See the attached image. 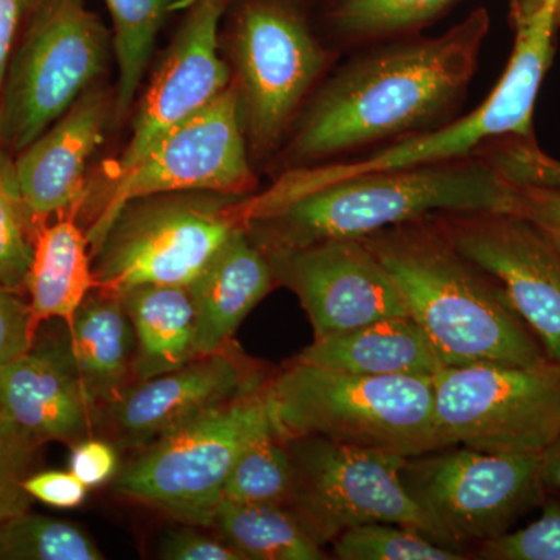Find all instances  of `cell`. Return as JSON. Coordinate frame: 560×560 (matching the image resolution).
Listing matches in <instances>:
<instances>
[{
  "label": "cell",
  "instance_id": "29",
  "mask_svg": "<svg viewBox=\"0 0 560 560\" xmlns=\"http://www.w3.org/2000/svg\"><path fill=\"white\" fill-rule=\"evenodd\" d=\"M80 526L31 511L0 525V560H102Z\"/></svg>",
  "mask_w": 560,
  "mask_h": 560
},
{
  "label": "cell",
  "instance_id": "22",
  "mask_svg": "<svg viewBox=\"0 0 560 560\" xmlns=\"http://www.w3.org/2000/svg\"><path fill=\"white\" fill-rule=\"evenodd\" d=\"M294 361L361 375L433 377L444 368L410 315L389 316L357 329L315 338Z\"/></svg>",
  "mask_w": 560,
  "mask_h": 560
},
{
  "label": "cell",
  "instance_id": "21",
  "mask_svg": "<svg viewBox=\"0 0 560 560\" xmlns=\"http://www.w3.org/2000/svg\"><path fill=\"white\" fill-rule=\"evenodd\" d=\"M95 290L66 324L65 341L81 385L103 411L131 386L136 341L119 294Z\"/></svg>",
  "mask_w": 560,
  "mask_h": 560
},
{
  "label": "cell",
  "instance_id": "34",
  "mask_svg": "<svg viewBox=\"0 0 560 560\" xmlns=\"http://www.w3.org/2000/svg\"><path fill=\"white\" fill-rule=\"evenodd\" d=\"M541 514L525 528L478 545L471 555L486 560H560V500H544Z\"/></svg>",
  "mask_w": 560,
  "mask_h": 560
},
{
  "label": "cell",
  "instance_id": "41",
  "mask_svg": "<svg viewBox=\"0 0 560 560\" xmlns=\"http://www.w3.org/2000/svg\"><path fill=\"white\" fill-rule=\"evenodd\" d=\"M551 5L555 13L556 28L560 27V0H511V20L512 25L523 24L536 16L545 7Z\"/></svg>",
  "mask_w": 560,
  "mask_h": 560
},
{
  "label": "cell",
  "instance_id": "27",
  "mask_svg": "<svg viewBox=\"0 0 560 560\" xmlns=\"http://www.w3.org/2000/svg\"><path fill=\"white\" fill-rule=\"evenodd\" d=\"M456 0H335L331 31L346 43H382L416 35Z\"/></svg>",
  "mask_w": 560,
  "mask_h": 560
},
{
  "label": "cell",
  "instance_id": "35",
  "mask_svg": "<svg viewBox=\"0 0 560 560\" xmlns=\"http://www.w3.org/2000/svg\"><path fill=\"white\" fill-rule=\"evenodd\" d=\"M31 305L20 291L0 285V368L27 353L36 341Z\"/></svg>",
  "mask_w": 560,
  "mask_h": 560
},
{
  "label": "cell",
  "instance_id": "1",
  "mask_svg": "<svg viewBox=\"0 0 560 560\" xmlns=\"http://www.w3.org/2000/svg\"><path fill=\"white\" fill-rule=\"evenodd\" d=\"M489 27L488 10L477 9L440 36L382 40L335 70L294 121L290 168L350 160L447 124L477 73Z\"/></svg>",
  "mask_w": 560,
  "mask_h": 560
},
{
  "label": "cell",
  "instance_id": "14",
  "mask_svg": "<svg viewBox=\"0 0 560 560\" xmlns=\"http://www.w3.org/2000/svg\"><path fill=\"white\" fill-rule=\"evenodd\" d=\"M440 217L456 248L497 280L548 359L560 366V250L517 213Z\"/></svg>",
  "mask_w": 560,
  "mask_h": 560
},
{
  "label": "cell",
  "instance_id": "7",
  "mask_svg": "<svg viewBox=\"0 0 560 560\" xmlns=\"http://www.w3.org/2000/svg\"><path fill=\"white\" fill-rule=\"evenodd\" d=\"M271 429L267 382L151 442L117 474L114 489L176 521L210 528L238 455Z\"/></svg>",
  "mask_w": 560,
  "mask_h": 560
},
{
  "label": "cell",
  "instance_id": "8",
  "mask_svg": "<svg viewBox=\"0 0 560 560\" xmlns=\"http://www.w3.org/2000/svg\"><path fill=\"white\" fill-rule=\"evenodd\" d=\"M245 197L167 194L125 206L92 250L97 289L121 294L142 285L189 287L246 228Z\"/></svg>",
  "mask_w": 560,
  "mask_h": 560
},
{
  "label": "cell",
  "instance_id": "37",
  "mask_svg": "<svg viewBox=\"0 0 560 560\" xmlns=\"http://www.w3.org/2000/svg\"><path fill=\"white\" fill-rule=\"evenodd\" d=\"M160 558L168 560H246L226 540L194 528L173 529L162 537Z\"/></svg>",
  "mask_w": 560,
  "mask_h": 560
},
{
  "label": "cell",
  "instance_id": "13",
  "mask_svg": "<svg viewBox=\"0 0 560 560\" xmlns=\"http://www.w3.org/2000/svg\"><path fill=\"white\" fill-rule=\"evenodd\" d=\"M256 186L248 140L234 83L206 108L158 140L127 175L114 180L113 191L88 230L97 248L125 206L158 195H245Z\"/></svg>",
  "mask_w": 560,
  "mask_h": 560
},
{
  "label": "cell",
  "instance_id": "15",
  "mask_svg": "<svg viewBox=\"0 0 560 560\" xmlns=\"http://www.w3.org/2000/svg\"><path fill=\"white\" fill-rule=\"evenodd\" d=\"M276 282L307 313L315 338L410 315L396 280L361 241H330L267 254Z\"/></svg>",
  "mask_w": 560,
  "mask_h": 560
},
{
  "label": "cell",
  "instance_id": "38",
  "mask_svg": "<svg viewBox=\"0 0 560 560\" xmlns=\"http://www.w3.org/2000/svg\"><path fill=\"white\" fill-rule=\"evenodd\" d=\"M24 488L33 500L58 510L79 508L86 500L90 489L70 470L35 471L25 480Z\"/></svg>",
  "mask_w": 560,
  "mask_h": 560
},
{
  "label": "cell",
  "instance_id": "25",
  "mask_svg": "<svg viewBox=\"0 0 560 560\" xmlns=\"http://www.w3.org/2000/svg\"><path fill=\"white\" fill-rule=\"evenodd\" d=\"M246 560H323V545L285 506L221 500L212 526Z\"/></svg>",
  "mask_w": 560,
  "mask_h": 560
},
{
  "label": "cell",
  "instance_id": "20",
  "mask_svg": "<svg viewBox=\"0 0 560 560\" xmlns=\"http://www.w3.org/2000/svg\"><path fill=\"white\" fill-rule=\"evenodd\" d=\"M275 283L267 254L246 228L235 231L189 285L198 357L226 349L243 319Z\"/></svg>",
  "mask_w": 560,
  "mask_h": 560
},
{
  "label": "cell",
  "instance_id": "26",
  "mask_svg": "<svg viewBox=\"0 0 560 560\" xmlns=\"http://www.w3.org/2000/svg\"><path fill=\"white\" fill-rule=\"evenodd\" d=\"M114 28V50L119 65L117 114L127 113L138 94L158 35L178 0H105Z\"/></svg>",
  "mask_w": 560,
  "mask_h": 560
},
{
  "label": "cell",
  "instance_id": "24",
  "mask_svg": "<svg viewBox=\"0 0 560 560\" xmlns=\"http://www.w3.org/2000/svg\"><path fill=\"white\" fill-rule=\"evenodd\" d=\"M119 296L135 331L136 381H149L198 359L189 287L142 285Z\"/></svg>",
  "mask_w": 560,
  "mask_h": 560
},
{
  "label": "cell",
  "instance_id": "12",
  "mask_svg": "<svg viewBox=\"0 0 560 560\" xmlns=\"http://www.w3.org/2000/svg\"><path fill=\"white\" fill-rule=\"evenodd\" d=\"M285 444L293 466L289 510L320 545L366 523L410 526L438 541L401 478L407 458L320 436Z\"/></svg>",
  "mask_w": 560,
  "mask_h": 560
},
{
  "label": "cell",
  "instance_id": "33",
  "mask_svg": "<svg viewBox=\"0 0 560 560\" xmlns=\"http://www.w3.org/2000/svg\"><path fill=\"white\" fill-rule=\"evenodd\" d=\"M501 178L515 186L559 187L560 161L537 145L534 139L490 140L477 151Z\"/></svg>",
  "mask_w": 560,
  "mask_h": 560
},
{
  "label": "cell",
  "instance_id": "18",
  "mask_svg": "<svg viewBox=\"0 0 560 560\" xmlns=\"http://www.w3.org/2000/svg\"><path fill=\"white\" fill-rule=\"evenodd\" d=\"M98 410L73 370L65 338L35 341L0 368V412L43 444L86 440Z\"/></svg>",
  "mask_w": 560,
  "mask_h": 560
},
{
  "label": "cell",
  "instance_id": "9",
  "mask_svg": "<svg viewBox=\"0 0 560 560\" xmlns=\"http://www.w3.org/2000/svg\"><path fill=\"white\" fill-rule=\"evenodd\" d=\"M243 130L257 154L293 128L335 61L291 0H245L231 24Z\"/></svg>",
  "mask_w": 560,
  "mask_h": 560
},
{
  "label": "cell",
  "instance_id": "5",
  "mask_svg": "<svg viewBox=\"0 0 560 560\" xmlns=\"http://www.w3.org/2000/svg\"><path fill=\"white\" fill-rule=\"evenodd\" d=\"M268 401L283 442L320 436L401 458L444 448L431 377L350 374L293 360L268 381Z\"/></svg>",
  "mask_w": 560,
  "mask_h": 560
},
{
  "label": "cell",
  "instance_id": "32",
  "mask_svg": "<svg viewBox=\"0 0 560 560\" xmlns=\"http://www.w3.org/2000/svg\"><path fill=\"white\" fill-rule=\"evenodd\" d=\"M43 445L0 412V525L31 511L24 482L35 474Z\"/></svg>",
  "mask_w": 560,
  "mask_h": 560
},
{
  "label": "cell",
  "instance_id": "28",
  "mask_svg": "<svg viewBox=\"0 0 560 560\" xmlns=\"http://www.w3.org/2000/svg\"><path fill=\"white\" fill-rule=\"evenodd\" d=\"M291 492L293 466L289 448L271 429L243 448L224 485L223 500L289 508Z\"/></svg>",
  "mask_w": 560,
  "mask_h": 560
},
{
  "label": "cell",
  "instance_id": "23",
  "mask_svg": "<svg viewBox=\"0 0 560 560\" xmlns=\"http://www.w3.org/2000/svg\"><path fill=\"white\" fill-rule=\"evenodd\" d=\"M79 208L36 224L33 257L24 290L36 330L50 319L73 318L92 290L97 289L91 264V243L77 221Z\"/></svg>",
  "mask_w": 560,
  "mask_h": 560
},
{
  "label": "cell",
  "instance_id": "19",
  "mask_svg": "<svg viewBox=\"0 0 560 560\" xmlns=\"http://www.w3.org/2000/svg\"><path fill=\"white\" fill-rule=\"evenodd\" d=\"M108 102L88 90L27 149L14 156L22 195L36 224L80 208L88 161L101 145Z\"/></svg>",
  "mask_w": 560,
  "mask_h": 560
},
{
  "label": "cell",
  "instance_id": "30",
  "mask_svg": "<svg viewBox=\"0 0 560 560\" xmlns=\"http://www.w3.org/2000/svg\"><path fill=\"white\" fill-rule=\"evenodd\" d=\"M36 221L22 195L13 154L0 149V285L24 291Z\"/></svg>",
  "mask_w": 560,
  "mask_h": 560
},
{
  "label": "cell",
  "instance_id": "2",
  "mask_svg": "<svg viewBox=\"0 0 560 560\" xmlns=\"http://www.w3.org/2000/svg\"><path fill=\"white\" fill-rule=\"evenodd\" d=\"M361 242L396 280L408 313L444 366H537L550 361L497 280L456 248L440 213L405 221Z\"/></svg>",
  "mask_w": 560,
  "mask_h": 560
},
{
  "label": "cell",
  "instance_id": "4",
  "mask_svg": "<svg viewBox=\"0 0 560 560\" xmlns=\"http://www.w3.org/2000/svg\"><path fill=\"white\" fill-rule=\"evenodd\" d=\"M514 31L515 43L510 62L489 97L477 109L434 130L378 147L363 156L313 167L290 168L270 189L254 195V213L257 217L270 215L308 191L364 173L477 156V151L490 140L534 139V106L541 81L551 65L555 33L558 31L552 7H545Z\"/></svg>",
  "mask_w": 560,
  "mask_h": 560
},
{
  "label": "cell",
  "instance_id": "6",
  "mask_svg": "<svg viewBox=\"0 0 560 560\" xmlns=\"http://www.w3.org/2000/svg\"><path fill=\"white\" fill-rule=\"evenodd\" d=\"M108 32L88 0H27L0 95V149L20 154L105 68Z\"/></svg>",
  "mask_w": 560,
  "mask_h": 560
},
{
  "label": "cell",
  "instance_id": "3",
  "mask_svg": "<svg viewBox=\"0 0 560 560\" xmlns=\"http://www.w3.org/2000/svg\"><path fill=\"white\" fill-rule=\"evenodd\" d=\"M514 184L480 156L364 173L308 191L246 231L265 254L361 241L434 213L512 212Z\"/></svg>",
  "mask_w": 560,
  "mask_h": 560
},
{
  "label": "cell",
  "instance_id": "31",
  "mask_svg": "<svg viewBox=\"0 0 560 560\" xmlns=\"http://www.w3.org/2000/svg\"><path fill=\"white\" fill-rule=\"evenodd\" d=\"M340 560H466V552L438 544L410 526L366 523L340 534L334 541Z\"/></svg>",
  "mask_w": 560,
  "mask_h": 560
},
{
  "label": "cell",
  "instance_id": "17",
  "mask_svg": "<svg viewBox=\"0 0 560 560\" xmlns=\"http://www.w3.org/2000/svg\"><path fill=\"white\" fill-rule=\"evenodd\" d=\"M267 382L260 368L250 366L226 348L198 357L167 374L136 382L103 412L121 444L143 448Z\"/></svg>",
  "mask_w": 560,
  "mask_h": 560
},
{
  "label": "cell",
  "instance_id": "39",
  "mask_svg": "<svg viewBox=\"0 0 560 560\" xmlns=\"http://www.w3.org/2000/svg\"><path fill=\"white\" fill-rule=\"evenodd\" d=\"M69 470L88 488L109 481L117 471V453L113 445L101 440H81L70 453Z\"/></svg>",
  "mask_w": 560,
  "mask_h": 560
},
{
  "label": "cell",
  "instance_id": "16",
  "mask_svg": "<svg viewBox=\"0 0 560 560\" xmlns=\"http://www.w3.org/2000/svg\"><path fill=\"white\" fill-rule=\"evenodd\" d=\"M231 0H191L175 39L140 102L130 142L114 165L127 175L147 151L231 86V69L219 54L220 27Z\"/></svg>",
  "mask_w": 560,
  "mask_h": 560
},
{
  "label": "cell",
  "instance_id": "42",
  "mask_svg": "<svg viewBox=\"0 0 560 560\" xmlns=\"http://www.w3.org/2000/svg\"><path fill=\"white\" fill-rule=\"evenodd\" d=\"M540 471L545 488L560 489V436L541 453Z\"/></svg>",
  "mask_w": 560,
  "mask_h": 560
},
{
  "label": "cell",
  "instance_id": "40",
  "mask_svg": "<svg viewBox=\"0 0 560 560\" xmlns=\"http://www.w3.org/2000/svg\"><path fill=\"white\" fill-rule=\"evenodd\" d=\"M27 0H0V95L9 69L11 54L21 32Z\"/></svg>",
  "mask_w": 560,
  "mask_h": 560
},
{
  "label": "cell",
  "instance_id": "10",
  "mask_svg": "<svg viewBox=\"0 0 560 560\" xmlns=\"http://www.w3.org/2000/svg\"><path fill=\"white\" fill-rule=\"evenodd\" d=\"M442 447L541 455L560 436V366L474 363L431 377Z\"/></svg>",
  "mask_w": 560,
  "mask_h": 560
},
{
  "label": "cell",
  "instance_id": "36",
  "mask_svg": "<svg viewBox=\"0 0 560 560\" xmlns=\"http://www.w3.org/2000/svg\"><path fill=\"white\" fill-rule=\"evenodd\" d=\"M512 213L528 220L537 231L560 250L559 187L515 186Z\"/></svg>",
  "mask_w": 560,
  "mask_h": 560
},
{
  "label": "cell",
  "instance_id": "11",
  "mask_svg": "<svg viewBox=\"0 0 560 560\" xmlns=\"http://www.w3.org/2000/svg\"><path fill=\"white\" fill-rule=\"evenodd\" d=\"M401 478L438 541L466 555L511 530L544 503L547 489L540 455H493L460 445L405 459Z\"/></svg>",
  "mask_w": 560,
  "mask_h": 560
}]
</instances>
